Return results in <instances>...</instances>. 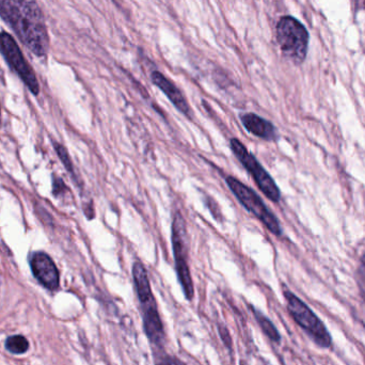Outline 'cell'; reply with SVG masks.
<instances>
[{"label": "cell", "mask_w": 365, "mask_h": 365, "mask_svg": "<svg viewBox=\"0 0 365 365\" xmlns=\"http://www.w3.org/2000/svg\"><path fill=\"white\" fill-rule=\"evenodd\" d=\"M187 230L184 217L181 213H175L172 223V248L174 255L175 270L185 297L191 301L195 295L193 278L189 269L187 253Z\"/></svg>", "instance_id": "4"}, {"label": "cell", "mask_w": 365, "mask_h": 365, "mask_svg": "<svg viewBox=\"0 0 365 365\" xmlns=\"http://www.w3.org/2000/svg\"><path fill=\"white\" fill-rule=\"evenodd\" d=\"M230 147L237 159L240 160V164L252 176L253 181H255L259 191L272 202L279 201L281 198L279 187L277 186L274 179L270 176L269 173L259 164L254 155L248 151L246 145L240 142L237 138H232L230 141Z\"/></svg>", "instance_id": "6"}, {"label": "cell", "mask_w": 365, "mask_h": 365, "mask_svg": "<svg viewBox=\"0 0 365 365\" xmlns=\"http://www.w3.org/2000/svg\"><path fill=\"white\" fill-rule=\"evenodd\" d=\"M0 113H1V111H0Z\"/></svg>", "instance_id": "20"}, {"label": "cell", "mask_w": 365, "mask_h": 365, "mask_svg": "<svg viewBox=\"0 0 365 365\" xmlns=\"http://www.w3.org/2000/svg\"><path fill=\"white\" fill-rule=\"evenodd\" d=\"M242 125L250 134L264 140L272 141L277 138L276 128L271 122L255 113H245L240 116Z\"/></svg>", "instance_id": "11"}, {"label": "cell", "mask_w": 365, "mask_h": 365, "mask_svg": "<svg viewBox=\"0 0 365 365\" xmlns=\"http://www.w3.org/2000/svg\"><path fill=\"white\" fill-rule=\"evenodd\" d=\"M255 318H257V322H259V327H261L263 332L271 339L272 342L279 343L281 339V335H280L279 331L276 328L275 325L272 324L271 320H268L266 316L263 314L259 313V311L254 310Z\"/></svg>", "instance_id": "13"}, {"label": "cell", "mask_w": 365, "mask_h": 365, "mask_svg": "<svg viewBox=\"0 0 365 365\" xmlns=\"http://www.w3.org/2000/svg\"><path fill=\"white\" fill-rule=\"evenodd\" d=\"M6 348L12 354H24L28 350L29 343L26 337H22V335H13V337H8L7 342H6Z\"/></svg>", "instance_id": "14"}, {"label": "cell", "mask_w": 365, "mask_h": 365, "mask_svg": "<svg viewBox=\"0 0 365 365\" xmlns=\"http://www.w3.org/2000/svg\"><path fill=\"white\" fill-rule=\"evenodd\" d=\"M151 79L153 84L166 94L167 98L179 113L189 118L193 117V111L185 99L184 94H181V91L168 77L160 72L154 71L151 74Z\"/></svg>", "instance_id": "9"}, {"label": "cell", "mask_w": 365, "mask_h": 365, "mask_svg": "<svg viewBox=\"0 0 365 365\" xmlns=\"http://www.w3.org/2000/svg\"><path fill=\"white\" fill-rule=\"evenodd\" d=\"M132 271L135 288H136L137 296H138L141 308L155 305L156 301L153 296V292H152L149 276H147V269L142 262H135Z\"/></svg>", "instance_id": "10"}, {"label": "cell", "mask_w": 365, "mask_h": 365, "mask_svg": "<svg viewBox=\"0 0 365 365\" xmlns=\"http://www.w3.org/2000/svg\"><path fill=\"white\" fill-rule=\"evenodd\" d=\"M0 52L7 61L12 69L18 74L31 94L38 96L40 92L39 82L35 72L31 69L26 59L23 56L22 50L18 47L16 40L7 33H0Z\"/></svg>", "instance_id": "7"}, {"label": "cell", "mask_w": 365, "mask_h": 365, "mask_svg": "<svg viewBox=\"0 0 365 365\" xmlns=\"http://www.w3.org/2000/svg\"><path fill=\"white\" fill-rule=\"evenodd\" d=\"M30 268L35 279L50 291H56L60 284L58 268L52 257L43 251L35 252L30 259Z\"/></svg>", "instance_id": "8"}, {"label": "cell", "mask_w": 365, "mask_h": 365, "mask_svg": "<svg viewBox=\"0 0 365 365\" xmlns=\"http://www.w3.org/2000/svg\"><path fill=\"white\" fill-rule=\"evenodd\" d=\"M67 189V185L64 184V181L60 177H52V193L55 197H60V196L64 195Z\"/></svg>", "instance_id": "16"}, {"label": "cell", "mask_w": 365, "mask_h": 365, "mask_svg": "<svg viewBox=\"0 0 365 365\" xmlns=\"http://www.w3.org/2000/svg\"><path fill=\"white\" fill-rule=\"evenodd\" d=\"M206 204H208V208H210V213H212L213 216L216 220H221L223 218V214H221L220 210H219L218 204L214 201V199H212L210 197L206 198Z\"/></svg>", "instance_id": "17"}, {"label": "cell", "mask_w": 365, "mask_h": 365, "mask_svg": "<svg viewBox=\"0 0 365 365\" xmlns=\"http://www.w3.org/2000/svg\"><path fill=\"white\" fill-rule=\"evenodd\" d=\"M227 185L233 195L237 198L240 203L251 214L254 215L266 229L269 230L274 235H281L282 228L277 217L270 212L259 195L253 189L242 184L240 179L234 176L227 177Z\"/></svg>", "instance_id": "5"}, {"label": "cell", "mask_w": 365, "mask_h": 365, "mask_svg": "<svg viewBox=\"0 0 365 365\" xmlns=\"http://www.w3.org/2000/svg\"><path fill=\"white\" fill-rule=\"evenodd\" d=\"M277 40L284 56L296 64L305 61L309 45V33L296 18L284 16L279 21Z\"/></svg>", "instance_id": "2"}, {"label": "cell", "mask_w": 365, "mask_h": 365, "mask_svg": "<svg viewBox=\"0 0 365 365\" xmlns=\"http://www.w3.org/2000/svg\"><path fill=\"white\" fill-rule=\"evenodd\" d=\"M219 335H220L221 339H223V344L231 350L232 348V339L230 335L229 330L225 328V326H219Z\"/></svg>", "instance_id": "18"}, {"label": "cell", "mask_w": 365, "mask_h": 365, "mask_svg": "<svg viewBox=\"0 0 365 365\" xmlns=\"http://www.w3.org/2000/svg\"><path fill=\"white\" fill-rule=\"evenodd\" d=\"M157 365H186L185 363L179 361V359L175 358V356H164V359L159 361L157 363Z\"/></svg>", "instance_id": "19"}, {"label": "cell", "mask_w": 365, "mask_h": 365, "mask_svg": "<svg viewBox=\"0 0 365 365\" xmlns=\"http://www.w3.org/2000/svg\"><path fill=\"white\" fill-rule=\"evenodd\" d=\"M143 326L150 341L155 345H162L164 339V326L157 311V305L142 308Z\"/></svg>", "instance_id": "12"}, {"label": "cell", "mask_w": 365, "mask_h": 365, "mask_svg": "<svg viewBox=\"0 0 365 365\" xmlns=\"http://www.w3.org/2000/svg\"><path fill=\"white\" fill-rule=\"evenodd\" d=\"M0 16L33 54L44 56L47 52L50 39L35 0H0Z\"/></svg>", "instance_id": "1"}, {"label": "cell", "mask_w": 365, "mask_h": 365, "mask_svg": "<svg viewBox=\"0 0 365 365\" xmlns=\"http://www.w3.org/2000/svg\"><path fill=\"white\" fill-rule=\"evenodd\" d=\"M54 147L55 151L58 154L63 166L69 171V174L75 179V171H74L73 162H72L71 157H69V152H67V150L65 149L62 145H60V143L54 142Z\"/></svg>", "instance_id": "15"}, {"label": "cell", "mask_w": 365, "mask_h": 365, "mask_svg": "<svg viewBox=\"0 0 365 365\" xmlns=\"http://www.w3.org/2000/svg\"><path fill=\"white\" fill-rule=\"evenodd\" d=\"M288 310L293 320L305 331L308 335L313 339L316 345L322 348H329L332 344L330 333L325 326L324 322L318 318L315 313L290 291L284 293Z\"/></svg>", "instance_id": "3"}]
</instances>
